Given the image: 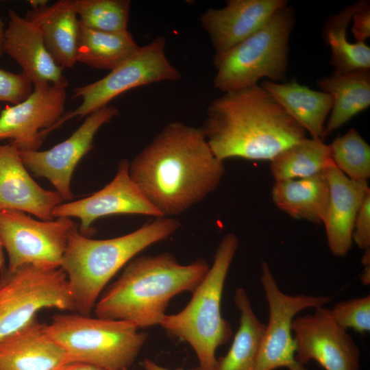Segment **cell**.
Returning <instances> with one entry per match:
<instances>
[{"mask_svg":"<svg viewBox=\"0 0 370 370\" xmlns=\"http://www.w3.org/2000/svg\"><path fill=\"white\" fill-rule=\"evenodd\" d=\"M129 173L162 216L173 217L215 190L225 166L201 127L172 122L129 162Z\"/></svg>","mask_w":370,"mask_h":370,"instance_id":"1","label":"cell"},{"mask_svg":"<svg viewBox=\"0 0 370 370\" xmlns=\"http://www.w3.org/2000/svg\"><path fill=\"white\" fill-rule=\"evenodd\" d=\"M220 160L271 161L306 138L305 130L261 86L224 92L208 106L201 127Z\"/></svg>","mask_w":370,"mask_h":370,"instance_id":"2","label":"cell"},{"mask_svg":"<svg viewBox=\"0 0 370 370\" xmlns=\"http://www.w3.org/2000/svg\"><path fill=\"white\" fill-rule=\"evenodd\" d=\"M209 269L203 259L182 264L167 252L134 258L100 295L95 317L127 321L139 329L160 325L171 300L193 293Z\"/></svg>","mask_w":370,"mask_h":370,"instance_id":"3","label":"cell"},{"mask_svg":"<svg viewBox=\"0 0 370 370\" xmlns=\"http://www.w3.org/2000/svg\"><path fill=\"white\" fill-rule=\"evenodd\" d=\"M180 225L174 217H158L132 232L108 239L89 238L75 227L69 234L60 267L67 276L75 312L90 316L116 273L143 250L176 232Z\"/></svg>","mask_w":370,"mask_h":370,"instance_id":"4","label":"cell"},{"mask_svg":"<svg viewBox=\"0 0 370 370\" xmlns=\"http://www.w3.org/2000/svg\"><path fill=\"white\" fill-rule=\"evenodd\" d=\"M238 243V238L234 233H228L222 238L212 265L192 293L188 304L177 313L165 314L160 323L169 334L192 347L199 362L195 370H215L216 350L232 336L230 323L221 315V302Z\"/></svg>","mask_w":370,"mask_h":370,"instance_id":"5","label":"cell"},{"mask_svg":"<svg viewBox=\"0 0 370 370\" xmlns=\"http://www.w3.org/2000/svg\"><path fill=\"white\" fill-rule=\"evenodd\" d=\"M295 23L294 10L286 5L254 34L214 55V88L224 93L258 85L263 77L284 82L289 38Z\"/></svg>","mask_w":370,"mask_h":370,"instance_id":"6","label":"cell"},{"mask_svg":"<svg viewBox=\"0 0 370 370\" xmlns=\"http://www.w3.org/2000/svg\"><path fill=\"white\" fill-rule=\"evenodd\" d=\"M46 329L65 351L69 362L106 370H127L147 339V334L131 323L77 313L56 314Z\"/></svg>","mask_w":370,"mask_h":370,"instance_id":"7","label":"cell"},{"mask_svg":"<svg viewBox=\"0 0 370 370\" xmlns=\"http://www.w3.org/2000/svg\"><path fill=\"white\" fill-rule=\"evenodd\" d=\"M43 308L76 312L60 266L29 263L0 271V340L27 325Z\"/></svg>","mask_w":370,"mask_h":370,"instance_id":"8","label":"cell"},{"mask_svg":"<svg viewBox=\"0 0 370 370\" xmlns=\"http://www.w3.org/2000/svg\"><path fill=\"white\" fill-rule=\"evenodd\" d=\"M180 73L166 55V40L162 36L139 47L129 58L104 77L73 90L71 99L81 98L74 110L64 113L47 132L57 129L69 119L82 118L107 106L119 95L134 88L162 81H177Z\"/></svg>","mask_w":370,"mask_h":370,"instance_id":"9","label":"cell"},{"mask_svg":"<svg viewBox=\"0 0 370 370\" xmlns=\"http://www.w3.org/2000/svg\"><path fill=\"white\" fill-rule=\"evenodd\" d=\"M260 282L269 308V321L260 345L255 370H306L295 359L292 331L295 316L301 310L323 306L331 296L289 295L279 288L269 264L262 262Z\"/></svg>","mask_w":370,"mask_h":370,"instance_id":"10","label":"cell"},{"mask_svg":"<svg viewBox=\"0 0 370 370\" xmlns=\"http://www.w3.org/2000/svg\"><path fill=\"white\" fill-rule=\"evenodd\" d=\"M69 217L36 220L24 212L0 211V240L8 256V269L29 263L60 266L71 232Z\"/></svg>","mask_w":370,"mask_h":370,"instance_id":"11","label":"cell"},{"mask_svg":"<svg viewBox=\"0 0 370 370\" xmlns=\"http://www.w3.org/2000/svg\"><path fill=\"white\" fill-rule=\"evenodd\" d=\"M292 331L300 365L314 360L325 370H358L360 349L330 310L321 306L312 314L294 319Z\"/></svg>","mask_w":370,"mask_h":370,"instance_id":"12","label":"cell"},{"mask_svg":"<svg viewBox=\"0 0 370 370\" xmlns=\"http://www.w3.org/2000/svg\"><path fill=\"white\" fill-rule=\"evenodd\" d=\"M118 114L116 108L108 105L89 114L69 138L50 149L18 151L24 165L36 176L47 179L63 201H71V181L77 164L91 149L98 130Z\"/></svg>","mask_w":370,"mask_h":370,"instance_id":"13","label":"cell"},{"mask_svg":"<svg viewBox=\"0 0 370 370\" xmlns=\"http://www.w3.org/2000/svg\"><path fill=\"white\" fill-rule=\"evenodd\" d=\"M66 98L64 87L34 85L23 101L1 110L0 140L9 139L18 151H38L48 130L64 114Z\"/></svg>","mask_w":370,"mask_h":370,"instance_id":"14","label":"cell"},{"mask_svg":"<svg viewBox=\"0 0 370 370\" xmlns=\"http://www.w3.org/2000/svg\"><path fill=\"white\" fill-rule=\"evenodd\" d=\"M121 214L164 217L130 177L129 162L126 159L119 162L116 175L103 188L86 198L62 203L52 212L54 219H79V232L86 236L91 233L92 225L97 219Z\"/></svg>","mask_w":370,"mask_h":370,"instance_id":"15","label":"cell"},{"mask_svg":"<svg viewBox=\"0 0 370 370\" xmlns=\"http://www.w3.org/2000/svg\"><path fill=\"white\" fill-rule=\"evenodd\" d=\"M286 0H229L221 8H208L200 17L215 55L225 52L260 29Z\"/></svg>","mask_w":370,"mask_h":370,"instance_id":"16","label":"cell"},{"mask_svg":"<svg viewBox=\"0 0 370 370\" xmlns=\"http://www.w3.org/2000/svg\"><path fill=\"white\" fill-rule=\"evenodd\" d=\"M62 202L58 193L42 188L32 179L15 146L0 145V211L18 210L51 221L54 208Z\"/></svg>","mask_w":370,"mask_h":370,"instance_id":"17","label":"cell"},{"mask_svg":"<svg viewBox=\"0 0 370 370\" xmlns=\"http://www.w3.org/2000/svg\"><path fill=\"white\" fill-rule=\"evenodd\" d=\"M9 21L5 29L3 53L22 69L34 85L50 84L66 88L69 82L49 54L39 28L31 21L8 10Z\"/></svg>","mask_w":370,"mask_h":370,"instance_id":"18","label":"cell"},{"mask_svg":"<svg viewBox=\"0 0 370 370\" xmlns=\"http://www.w3.org/2000/svg\"><path fill=\"white\" fill-rule=\"evenodd\" d=\"M325 173L329 185V200L323 223L330 251L342 257L352 247L354 221L370 189L367 181L352 180L334 164L328 167Z\"/></svg>","mask_w":370,"mask_h":370,"instance_id":"19","label":"cell"},{"mask_svg":"<svg viewBox=\"0 0 370 370\" xmlns=\"http://www.w3.org/2000/svg\"><path fill=\"white\" fill-rule=\"evenodd\" d=\"M36 318L0 340V370H56L69 362L65 351Z\"/></svg>","mask_w":370,"mask_h":370,"instance_id":"20","label":"cell"},{"mask_svg":"<svg viewBox=\"0 0 370 370\" xmlns=\"http://www.w3.org/2000/svg\"><path fill=\"white\" fill-rule=\"evenodd\" d=\"M25 17L39 28L55 62L62 69L72 68L77 62L79 32L73 0H60L51 5L31 9Z\"/></svg>","mask_w":370,"mask_h":370,"instance_id":"21","label":"cell"},{"mask_svg":"<svg viewBox=\"0 0 370 370\" xmlns=\"http://www.w3.org/2000/svg\"><path fill=\"white\" fill-rule=\"evenodd\" d=\"M270 92L311 138L323 140L325 121L332 107V97L295 81L277 83L265 80L260 85Z\"/></svg>","mask_w":370,"mask_h":370,"instance_id":"22","label":"cell"},{"mask_svg":"<svg viewBox=\"0 0 370 370\" xmlns=\"http://www.w3.org/2000/svg\"><path fill=\"white\" fill-rule=\"evenodd\" d=\"M271 196L275 206L290 217L323 223L329 200L325 171L303 178L275 181Z\"/></svg>","mask_w":370,"mask_h":370,"instance_id":"23","label":"cell"},{"mask_svg":"<svg viewBox=\"0 0 370 370\" xmlns=\"http://www.w3.org/2000/svg\"><path fill=\"white\" fill-rule=\"evenodd\" d=\"M321 91L332 97L330 115L325 125V138L370 105V69L338 73L318 80Z\"/></svg>","mask_w":370,"mask_h":370,"instance_id":"24","label":"cell"},{"mask_svg":"<svg viewBox=\"0 0 370 370\" xmlns=\"http://www.w3.org/2000/svg\"><path fill=\"white\" fill-rule=\"evenodd\" d=\"M240 323L228 352L217 358L215 370H255L265 330L256 316L246 291L240 288L234 297Z\"/></svg>","mask_w":370,"mask_h":370,"instance_id":"25","label":"cell"},{"mask_svg":"<svg viewBox=\"0 0 370 370\" xmlns=\"http://www.w3.org/2000/svg\"><path fill=\"white\" fill-rule=\"evenodd\" d=\"M138 47L128 30L101 32L86 28L79 23L76 60L95 69L112 71Z\"/></svg>","mask_w":370,"mask_h":370,"instance_id":"26","label":"cell"},{"mask_svg":"<svg viewBox=\"0 0 370 370\" xmlns=\"http://www.w3.org/2000/svg\"><path fill=\"white\" fill-rule=\"evenodd\" d=\"M358 5V1L331 15L324 25L323 37L331 49L330 64L335 69L334 73L370 69V47L365 42H351L347 36Z\"/></svg>","mask_w":370,"mask_h":370,"instance_id":"27","label":"cell"},{"mask_svg":"<svg viewBox=\"0 0 370 370\" xmlns=\"http://www.w3.org/2000/svg\"><path fill=\"white\" fill-rule=\"evenodd\" d=\"M333 164L329 145L323 140L306 138L273 158L270 169L277 181L312 176Z\"/></svg>","mask_w":370,"mask_h":370,"instance_id":"28","label":"cell"},{"mask_svg":"<svg viewBox=\"0 0 370 370\" xmlns=\"http://www.w3.org/2000/svg\"><path fill=\"white\" fill-rule=\"evenodd\" d=\"M79 23L86 28L107 32L127 30L128 0H73Z\"/></svg>","mask_w":370,"mask_h":370,"instance_id":"29","label":"cell"},{"mask_svg":"<svg viewBox=\"0 0 370 370\" xmlns=\"http://www.w3.org/2000/svg\"><path fill=\"white\" fill-rule=\"evenodd\" d=\"M334 166L349 178L367 181L370 177V147L357 130L349 129L329 145Z\"/></svg>","mask_w":370,"mask_h":370,"instance_id":"30","label":"cell"},{"mask_svg":"<svg viewBox=\"0 0 370 370\" xmlns=\"http://www.w3.org/2000/svg\"><path fill=\"white\" fill-rule=\"evenodd\" d=\"M332 317L343 329L364 333L370 330V296L342 301L330 310Z\"/></svg>","mask_w":370,"mask_h":370,"instance_id":"31","label":"cell"},{"mask_svg":"<svg viewBox=\"0 0 370 370\" xmlns=\"http://www.w3.org/2000/svg\"><path fill=\"white\" fill-rule=\"evenodd\" d=\"M32 91L33 84L23 73L0 69V101L16 105L23 101ZM1 110L0 108V114Z\"/></svg>","mask_w":370,"mask_h":370,"instance_id":"32","label":"cell"},{"mask_svg":"<svg viewBox=\"0 0 370 370\" xmlns=\"http://www.w3.org/2000/svg\"><path fill=\"white\" fill-rule=\"evenodd\" d=\"M352 240L359 248L370 247V193L364 199L356 217Z\"/></svg>","mask_w":370,"mask_h":370,"instance_id":"33","label":"cell"},{"mask_svg":"<svg viewBox=\"0 0 370 370\" xmlns=\"http://www.w3.org/2000/svg\"><path fill=\"white\" fill-rule=\"evenodd\" d=\"M352 34L356 42H365L370 37V4L367 1H358V8L352 16Z\"/></svg>","mask_w":370,"mask_h":370,"instance_id":"34","label":"cell"},{"mask_svg":"<svg viewBox=\"0 0 370 370\" xmlns=\"http://www.w3.org/2000/svg\"><path fill=\"white\" fill-rule=\"evenodd\" d=\"M56 370H106L101 367L79 362H66Z\"/></svg>","mask_w":370,"mask_h":370,"instance_id":"35","label":"cell"},{"mask_svg":"<svg viewBox=\"0 0 370 370\" xmlns=\"http://www.w3.org/2000/svg\"><path fill=\"white\" fill-rule=\"evenodd\" d=\"M143 365L145 370H171L158 365L154 361L149 359H145ZM175 370H183V369L178 368Z\"/></svg>","mask_w":370,"mask_h":370,"instance_id":"36","label":"cell"},{"mask_svg":"<svg viewBox=\"0 0 370 370\" xmlns=\"http://www.w3.org/2000/svg\"><path fill=\"white\" fill-rule=\"evenodd\" d=\"M32 9H36L47 5L48 1L46 0H31L28 1Z\"/></svg>","mask_w":370,"mask_h":370,"instance_id":"37","label":"cell"},{"mask_svg":"<svg viewBox=\"0 0 370 370\" xmlns=\"http://www.w3.org/2000/svg\"><path fill=\"white\" fill-rule=\"evenodd\" d=\"M4 33H5L4 25L0 17V58L4 53L3 49Z\"/></svg>","mask_w":370,"mask_h":370,"instance_id":"38","label":"cell"},{"mask_svg":"<svg viewBox=\"0 0 370 370\" xmlns=\"http://www.w3.org/2000/svg\"><path fill=\"white\" fill-rule=\"evenodd\" d=\"M361 280L365 284H369L370 282V266L365 267L362 275Z\"/></svg>","mask_w":370,"mask_h":370,"instance_id":"39","label":"cell"},{"mask_svg":"<svg viewBox=\"0 0 370 370\" xmlns=\"http://www.w3.org/2000/svg\"><path fill=\"white\" fill-rule=\"evenodd\" d=\"M5 267V256H4V249L2 245V243L0 240V271L3 270Z\"/></svg>","mask_w":370,"mask_h":370,"instance_id":"40","label":"cell"},{"mask_svg":"<svg viewBox=\"0 0 370 370\" xmlns=\"http://www.w3.org/2000/svg\"><path fill=\"white\" fill-rule=\"evenodd\" d=\"M362 263L365 267L369 266V264H370V251H369V248L365 249V254H364V255L362 256Z\"/></svg>","mask_w":370,"mask_h":370,"instance_id":"41","label":"cell"}]
</instances>
